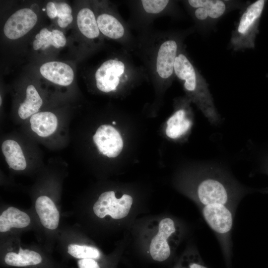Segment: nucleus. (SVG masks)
I'll list each match as a JSON object with an SVG mask.
<instances>
[{
	"instance_id": "nucleus-20",
	"label": "nucleus",
	"mask_w": 268,
	"mask_h": 268,
	"mask_svg": "<svg viewBox=\"0 0 268 268\" xmlns=\"http://www.w3.org/2000/svg\"><path fill=\"white\" fill-rule=\"evenodd\" d=\"M66 39L64 33L60 30L53 29L50 31L48 29H42L35 36L33 41V49L37 50L40 48L43 50L51 45L57 48L64 47L66 44Z\"/></svg>"
},
{
	"instance_id": "nucleus-26",
	"label": "nucleus",
	"mask_w": 268,
	"mask_h": 268,
	"mask_svg": "<svg viewBox=\"0 0 268 268\" xmlns=\"http://www.w3.org/2000/svg\"><path fill=\"white\" fill-rule=\"evenodd\" d=\"M170 1L166 0H142L141 1L144 11L148 14L160 13L167 7Z\"/></svg>"
},
{
	"instance_id": "nucleus-15",
	"label": "nucleus",
	"mask_w": 268,
	"mask_h": 268,
	"mask_svg": "<svg viewBox=\"0 0 268 268\" xmlns=\"http://www.w3.org/2000/svg\"><path fill=\"white\" fill-rule=\"evenodd\" d=\"M188 3L195 9V16L199 20L218 18L227 9L225 1L220 0H189Z\"/></svg>"
},
{
	"instance_id": "nucleus-9",
	"label": "nucleus",
	"mask_w": 268,
	"mask_h": 268,
	"mask_svg": "<svg viewBox=\"0 0 268 268\" xmlns=\"http://www.w3.org/2000/svg\"><path fill=\"white\" fill-rule=\"evenodd\" d=\"M176 230L172 219L165 218L160 221L158 232L152 239L149 246V254L152 260L163 262L170 258L171 252L167 240Z\"/></svg>"
},
{
	"instance_id": "nucleus-3",
	"label": "nucleus",
	"mask_w": 268,
	"mask_h": 268,
	"mask_svg": "<svg viewBox=\"0 0 268 268\" xmlns=\"http://www.w3.org/2000/svg\"><path fill=\"white\" fill-rule=\"evenodd\" d=\"M203 217L210 228L217 235L221 245L226 268H231L230 234L233 223V209L219 203L201 206Z\"/></svg>"
},
{
	"instance_id": "nucleus-16",
	"label": "nucleus",
	"mask_w": 268,
	"mask_h": 268,
	"mask_svg": "<svg viewBox=\"0 0 268 268\" xmlns=\"http://www.w3.org/2000/svg\"><path fill=\"white\" fill-rule=\"evenodd\" d=\"M166 124V134L170 138L177 139L190 131L193 122L187 109L181 108L168 119Z\"/></svg>"
},
{
	"instance_id": "nucleus-11",
	"label": "nucleus",
	"mask_w": 268,
	"mask_h": 268,
	"mask_svg": "<svg viewBox=\"0 0 268 268\" xmlns=\"http://www.w3.org/2000/svg\"><path fill=\"white\" fill-rule=\"evenodd\" d=\"M93 139L99 151L108 157H116L123 147V141L120 133L110 125L100 126Z\"/></svg>"
},
{
	"instance_id": "nucleus-13",
	"label": "nucleus",
	"mask_w": 268,
	"mask_h": 268,
	"mask_svg": "<svg viewBox=\"0 0 268 268\" xmlns=\"http://www.w3.org/2000/svg\"><path fill=\"white\" fill-rule=\"evenodd\" d=\"M31 223L30 215L26 212L13 206L3 209L0 214V232L6 233L13 229H23Z\"/></svg>"
},
{
	"instance_id": "nucleus-12",
	"label": "nucleus",
	"mask_w": 268,
	"mask_h": 268,
	"mask_svg": "<svg viewBox=\"0 0 268 268\" xmlns=\"http://www.w3.org/2000/svg\"><path fill=\"white\" fill-rule=\"evenodd\" d=\"M34 208L43 227L51 231L58 228L60 213L57 206L50 197L46 195L38 197L35 201Z\"/></svg>"
},
{
	"instance_id": "nucleus-25",
	"label": "nucleus",
	"mask_w": 268,
	"mask_h": 268,
	"mask_svg": "<svg viewBox=\"0 0 268 268\" xmlns=\"http://www.w3.org/2000/svg\"><path fill=\"white\" fill-rule=\"evenodd\" d=\"M57 10L58 24L62 28H65L72 21V9L64 2H54Z\"/></svg>"
},
{
	"instance_id": "nucleus-5",
	"label": "nucleus",
	"mask_w": 268,
	"mask_h": 268,
	"mask_svg": "<svg viewBox=\"0 0 268 268\" xmlns=\"http://www.w3.org/2000/svg\"><path fill=\"white\" fill-rule=\"evenodd\" d=\"M134 68L127 60L115 58L103 63L95 74L97 88L108 93L115 91L121 84L134 78Z\"/></svg>"
},
{
	"instance_id": "nucleus-30",
	"label": "nucleus",
	"mask_w": 268,
	"mask_h": 268,
	"mask_svg": "<svg viewBox=\"0 0 268 268\" xmlns=\"http://www.w3.org/2000/svg\"><path fill=\"white\" fill-rule=\"evenodd\" d=\"M0 105H1V96H0Z\"/></svg>"
},
{
	"instance_id": "nucleus-8",
	"label": "nucleus",
	"mask_w": 268,
	"mask_h": 268,
	"mask_svg": "<svg viewBox=\"0 0 268 268\" xmlns=\"http://www.w3.org/2000/svg\"><path fill=\"white\" fill-rule=\"evenodd\" d=\"M133 203L132 197L127 194L120 198L115 196L114 191L102 193L93 206L95 215L103 218L107 215L115 219L126 217L129 213Z\"/></svg>"
},
{
	"instance_id": "nucleus-18",
	"label": "nucleus",
	"mask_w": 268,
	"mask_h": 268,
	"mask_svg": "<svg viewBox=\"0 0 268 268\" xmlns=\"http://www.w3.org/2000/svg\"><path fill=\"white\" fill-rule=\"evenodd\" d=\"M30 123L32 130L41 137L52 134L58 126L57 117L50 112H39L33 115Z\"/></svg>"
},
{
	"instance_id": "nucleus-17",
	"label": "nucleus",
	"mask_w": 268,
	"mask_h": 268,
	"mask_svg": "<svg viewBox=\"0 0 268 268\" xmlns=\"http://www.w3.org/2000/svg\"><path fill=\"white\" fill-rule=\"evenodd\" d=\"M100 32L105 36L114 40H124L128 35L124 23L112 14L103 13L96 17Z\"/></svg>"
},
{
	"instance_id": "nucleus-7",
	"label": "nucleus",
	"mask_w": 268,
	"mask_h": 268,
	"mask_svg": "<svg viewBox=\"0 0 268 268\" xmlns=\"http://www.w3.org/2000/svg\"><path fill=\"white\" fill-rule=\"evenodd\" d=\"M179 50V43L174 38L164 39L159 43L153 59L156 78L167 81L174 77L175 61Z\"/></svg>"
},
{
	"instance_id": "nucleus-14",
	"label": "nucleus",
	"mask_w": 268,
	"mask_h": 268,
	"mask_svg": "<svg viewBox=\"0 0 268 268\" xmlns=\"http://www.w3.org/2000/svg\"><path fill=\"white\" fill-rule=\"evenodd\" d=\"M40 71L45 78L60 85H70L74 78V73L71 67L60 62L46 63L41 66Z\"/></svg>"
},
{
	"instance_id": "nucleus-23",
	"label": "nucleus",
	"mask_w": 268,
	"mask_h": 268,
	"mask_svg": "<svg viewBox=\"0 0 268 268\" xmlns=\"http://www.w3.org/2000/svg\"><path fill=\"white\" fill-rule=\"evenodd\" d=\"M66 252L69 258L76 260L86 258L103 260L102 254L98 248L78 243L68 244L66 247Z\"/></svg>"
},
{
	"instance_id": "nucleus-22",
	"label": "nucleus",
	"mask_w": 268,
	"mask_h": 268,
	"mask_svg": "<svg viewBox=\"0 0 268 268\" xmlns=\"http://www.w3.org/2000/svg\"><path fill=\"white\" fill-rule=\"evenodd\" d=\"M43 103V101L35 87L29 85L26 89V97L20 104L18 113L22 119H26L36 114Z\"/></svg>"
},
{
	"instance_id": "nucleus-29",
	"label": "nucleus",
	"mask_w": 268,
	"mask_h": 268,
	"mask_svg": "<svg viewBox=\"0 0 268 268\" xmlns=\"http://www.w3.org/2000/svg\"><path fill=\"white\" fill-rule=\"evenodd\" d=\"M47 14L49 18L53 19L57 16V10L54 2H49L46 5Z\"/></svg>"
},
{
	"instance_id": "nucleus-21",
	"label": "nucleus",
	"mask_w": 268,
	"mask_h": 268,
	"mask_svg": "<svg viewBox=\"0 0 268 268\" xmlns=\"http://www.w3.org/2000/svg\"><path fill=\"white\" fill-rule=\"evenodd\" d=\"M77 24L80 32L88 39H95L100 34L96 17L88 8L79 10L77 15Z\"/></svg>"
},
{
	"instance_id": "nucleus-27",
	"label": "nucleus",
	"mask_w": 268,
	"mask_h": 268,
	"mask_svg": "<svg viewBox=\"0 0 268 268\" xmlns=\"http://www.w3.org/2000/svg\"><path fill=\"white\" fill-rule=\"evenodd\" d=\"M102 260L86 258L76 260L77 268H107L103 263Z\"/></svg>"
},
{
	"instance_id": "nucleus-19",
	"label": "nucleus",
	"mask_w": 268,
	"mask_h": 268,
	"mask_svg": "<svg viewBox=\"0 0 268 268\" xmlns=\"http://www.w3.org/2000/svg\"><path fill=\"white\" fill-rule=\"evenodd\" d=\"M1 149L5 160L12 169L16 171L24 170L26 162L18 143L11 139L6 140L2 144Z\"/></svg>"
},
{
	"instance_id": "nucleus-10",
	"label": "nucleus",
	"mask_w": 268,
	"mask_h": 268,
	"mask_svg": "<svg viewBox=\"0 0 268 268\" xmlns=\"http://www.w3.org/2000/svg\"><path fill=\"white\" fill-rule=\"evenodd\" d=\"M37 19V15L31 9H20L12 14L5 22L4 34L10 39H18L32 29Z\"/></svg>"
},
{
	"instance_id": "nucleus-1",
	"label": "nucleus",
	"mask_w": 268,
	"mask_h": 268,
	"mask_svg": "<svg viewBox=\"0 0 268 268\" xmlns=\"http://www.w3.org/2000/svg\"><path fill=\"white\" fill-rule=\"evenodd\" d=\"M246 192L224 169L211 164H205L195 189L196 199L201 206L219 203L233 209Z\"/></svg>"
},
{
	"instance_id": "nucleus-4",
	"label": "nucleus",
	"mask_w": 268,
	"mask_h": 268,
	"mask_svg": "<svg viewBox=\"0 0 268 268\" xmlns=\"http://www.w3.org/2000/svg\"><path fill=\"white\" fill-rule=\"evenodd\" d=\"M266 3L267 0H257L249 5L243 12L230 39V45L234 50L255 47L260 19Z\"/></svg>"
},
{
	"instance_id": "nucleus-24",
	"label": "nucleus",
	"mask_w": 268,
	"mask_h": 268,
	"mask_svg": "<svg viewBox=\"0 0 268 268\" xmlns=\"http://www.w3.org/2000/svg\"><path fill=\"white\" fill-rule=\"evenodd\" d=\"M174 268H209L197 252L185 254Z\"/></svg>"
},
{
	"instance_id": "nucleus-2",
	"label": "nucleus",
	"mask_w": 268,
	"mask_h": 268,
	"mask_svg": "<svg viewBox=\"0 0 268 268\" xmlns=\"http://www.w3.org/2000/svg\"><path fill=\"white\" fill-rule=\"evenodd\" d=\"M175 75L182 82L190 100L195 103L212 125L221 122L208 85L187 56L179 50L175 61Z\"/></svg>"
},
{
	"instance_id": "nucleus-28",
	"label": "nucleus",
	"mask_w": 268,
	"mask_h": 268,
	"mask_svg": "<svg viewBox=\"0 0 268 268\" xmlns=\"http://www.w3.org/2000/svg\"><path fill=\"white\" fill-rule=\"evenodd\" d=\"M258 162L261 172L268 175V146L260 152Z\"/></svg>"
},
{
	"instance_id": "nucleus-6",
	"label": "nucleus",
	"mask_w": 268,
	"mask_h": 268,
	"mask_svg": "<svg viewBox=\"0 0 268 268\" xmlns=\"http://www.w3.org/2000/svg\"><path fill=\"white\" fill-rule=\"evenodd\" d=\"M1 264L9 267L24 268H59L41 251L21 246L8 248L2 253Z\"/></svg>"
},
{
	"instance_id": "nucleus-31",
	"label": "nucleus",
	"mask_w": 268,
	"mask_h": 268,
	"mask_svg": "<svg viewBox=\"0 0 268 268\" xmlns=\"http://www.w3.org/2000/svg\"><path fill=\"white\" fill-rule=\"evenodd\" d=\"M112 123H113V124H116V123H115V122H113Z\"/></svg>"
}]
</instances>
